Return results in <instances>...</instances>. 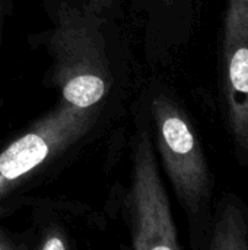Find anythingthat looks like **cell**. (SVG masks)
Returning a JSON list of instances; mask_svg holds the SVG:
<instances>
[{
  "label": "cell",
  "instance_id": "obj_1",
  "mask_svg": "<svg viewBox=\"0 0 248 250\" xmlns=\"http://www.w3.org/2000/svg\"><path fill=\"white\" fill-rule=\"evenodd\" d=\"M50 28L29 41L47 50V85L76 108L108 111L127 81L115 16L86 0H41Z\"/></svg>",
  "mask_w": 248,
  "mask_h": 250
},
{
  "label": "cell",
  "instance_id": "obj_2",
  "mask_svg": "<svg viewBox=\"0 0 248 250\" xmlns=\"http://www.w3.org/2000/svg\"><path fill=\"white\" fill-rule=\"evenodd\" d=\"M146 111L155 149L194 239L203 231L212 201L213 182L203 145L187 111L165 88H151Z\"/></svg>",
  "mask_w": 248,
  "mask_h": 250
},
{
  "label": "cell",
  "instance_id": "obj_3",
  "mask_svg": "<svg viewBox=\"0 0 248 250\" xmlns=\"http://www.w3.org/2000/svg\"><path fill=\"white\" fill-rule=\"evenodd\" d=\"M107 111L76 108L58 101L0 151V209L19 188L34 180L96 130Z\"/></svg>",
  "mask_w": 248,
  "mask_h": 250
},
{
  "label": "cell",
  "instance_id": "obj_4",
  "mask_svg": "<svg viewBox=\"0 0 248 250\" xmlns=\"http://www.w3.org/2000/svg\"><path fill=\"white\" fill-rule=\"evenodd\" d=\"M136 122L132 183L127 193L132 248L136 250H180L177 226L159 174L146 107L137 113Z\"/></svg>",
  "mask_w": 248,
  "mask_h": 250
},
{
  "label": "cell",
  "instance_id": "obj_5",
  "mask_svg": "<svg viewBox=\"0 0 248 250\" xmlns=\"http://www.w3.org/2000/svg\"><path fill=\"white\" fill-rule=\"evenodd\" d=\"M222 97L235 155L248 164V0H227L222 29Z\"/></svg>",
  "mask_w": 248,
  "mask_h": 250
},
{
  "label": "cell",
  "instance_id": "obj_6",
  "mask_svg": "<svg viewBox=\"0 0 248 250\" xmlns=\"http://www.w3.org/2000/svg\"><path fill=\"white\" fill-rule=\"evenodd\" d=\"M209 250H248V209L234 195L218 204L210 224Z\"/></svg>",
  "mask_w": 248,
  "mask_h": 250
},
{
  "label": "cell",
  "instance_id": "obj_7",
  "mask_svg": "<svg viewBox=\"0 0 248 250\" xmlns=\"http://www.w3.org/2000/svg\"><path fill=\"white\" fill-rule=\"evenodd\" d=\"M178 0H132V6L136 12L146 16L148 29L151 35H155V29L161 22L164 13L175 7Z\"/></svg>",
  "mask_w": 248,
  "mask_h": 250
},
{
  "label": "cell",
  "instance_id": "obj_8",
  "mask_svg": "<svg viewBox=\"0 0 248 250\" xmlns=\"http://www.w3.org/2000/svg\"><path fill=\"white\" fill-rule=\"evenodd\" d=\"M35 248L41 250H67L72 248V243L63 229L57 226H47L42 229Z\"/></svg>",
  "mask_w": 248,
  "mask_h": 250
},
{
  "label": "cell",
  "instance_id": "obj_9",
  "mask_svg": "<svg viewBox=\"0 0 248 250\" xmlns=\"http://www.w3.org/2000/svg\"><path fill=\"white\" fill-rule=\"evenodd\" d=\"M92 7H95L96 10L111 15V16H118V4L117 0H86Z\"/></svg>",
  "mask_w": 248,
  "mask_h": 250
},
{
  "label": "cell",
  "instance_id": "obj_10",
  "mask_svg": "<svg viewBox=\"0 0 248 250\" xmlns=\"http://www.w3.org/2000/svg\"><path fill=\"white\" fill-rule=\"evenodd\" d=\"M12 7H13V0H0V47H1V35H3L4 23L12 12Z\"/></svg>",
  "mask_w": 248,
  "mask_h": 250
},
{
  "label": "cell",
  "instance_id": "obj_11",
  "mask_svg": "<svg viewBox=\"0 0 248 250\" xmlns=\"http://www.w3.org/2000/svg\"><path fill=\"white\" fill-rule=\"evenodd\" d=\"M0 215H1V209H0ZM19 248L18 245L13 243V240L4 233L0 230V250H9V249H16Z\"/></svg>",
  "mask_w": 248,
  "mask_h": 250
}]
</instances>
